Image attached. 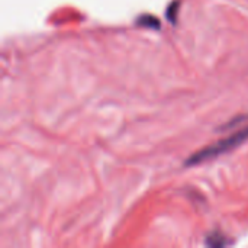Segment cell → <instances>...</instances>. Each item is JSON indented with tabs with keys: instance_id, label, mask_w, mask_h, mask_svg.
<instances>
[{
	"instance_id": "6da1fadb",
	"label": "cell",
	"mask_w": 248,
	"mask_h": 248,
	"mask_svg": "<svg viewBox=\"0 0 248 248\" xmlns=\"http://www.w3.org/2000/svg\"><path fill=\"white\" fill-rule=\"evenodd\" d=\"M248 140V126H246L244 129L238 131V132H234L231 135H228L227 138L224 140H219L217 141L215 144L212 145H208L199 151H196L195 154H192L185 166L187 167H192V166H198L201 163H205V161H209V160H214L225 153H230L232 150H235L237 147H240L241 144H244Z\"/></svg>"
},
{
	"instance_id": "7a4b0ae2",
	"label": "cell",
	"mask_w": 248,
	"mask_h": 248,
	"mask_svg": "<svg viewBox=\"0 0 248 248\" xmlns=\"http://www.w3.org/2000/svg\"><path fill=\"white\" fill-rule=\"evenodd\" d=\"M206 244L211 247H224L227 241H225V237L221 234H211L206 240Z\"/></svg>"
},
{
	"instance_id": "3957f363",
	"label": "cell",
	"mask_w": 248,
	"mask_h": 248,
	"mask_svg": "<svg viewBox=\"0 0 248 248\" xmlns=\"http://www.w3.org/2000/svg\"><path fill=\"white\" fill-rule=\"evenodd\" d=\"M138 23H141V25H147V26H151V28H154V29H158V26H160L158 19H155L154 16H150V15H145L144 17L138 19Z\"/></svg>"
}]
</instances>
